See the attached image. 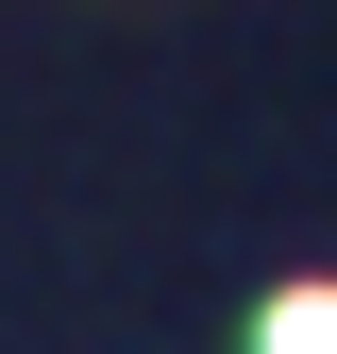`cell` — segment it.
Here are the masks:
<instances>
[{"instance_id":"1","label":"cell","mask_w":337,"mask_h":354,"mask_svg":"<svg viewBox=\"0 0 337 354\" xmlns=\"http://www.w3.org/2000/svg\"><path fill=\"white\" fill-rule=\"evenodd\" d=\"M253 354H337V287H287L270 321H253Z\"/></svg>"}]
</instances>
